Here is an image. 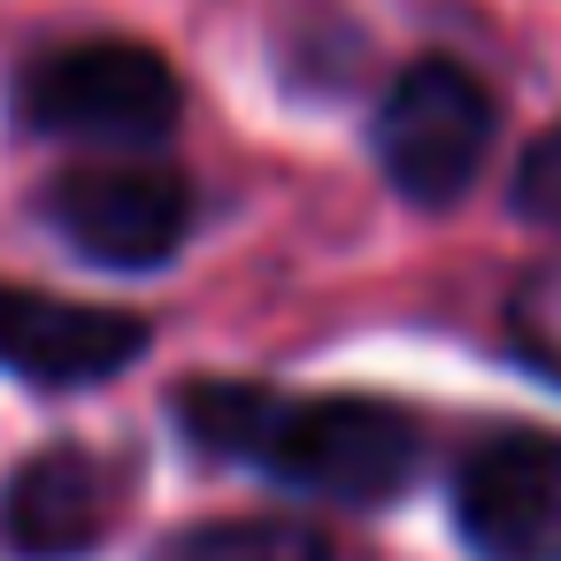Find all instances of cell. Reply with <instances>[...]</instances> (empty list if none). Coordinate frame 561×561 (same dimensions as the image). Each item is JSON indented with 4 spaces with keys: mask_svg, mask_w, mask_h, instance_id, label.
Here are the masks:
<instances>
[{
    "mask_svg": "<svg viewBox=\"0 0 561 561\" xmlns=\"http://www.w3.org/2000/svg\"><path fill=\"white\" fill-rule=\"evenodd\" d=\"M178 423L208 461H239L331 507H392L423 469V423L392 400H285L270 385L201 377L178 392Z\"/></svg>",
    "mask_w": 561,
    "mask_h": 561,
    "instance_id": "cell-1",
    "label": "cell"
},
{
    "mask_svg": "<svg viewBox=\"0 0 561 561\" xmlns=\"http://www.w3.org/2000/svg\"><path fill=\"white\" fill-rule=\"evenodd\" d=\"M16 124L32 139H78V147H162L185 116V85L170 55L147 39H78L39 55L16 93Z\"/></svg>",
    "mask_w": 561,
    "mask_h": 561,
    "instance_id": "cell-2",
    "label": "cell"
},
{
    "mask_svg": "<svg viewBox=\"0 0 561 561\" xmlns=\"http://www.w3.org/2000/svg\"><path fill=\"white\" fill-rule=\"evenodd\" d=\"M492 131H500V108L477 85V70H461L446 55H423L385 85L369 147H377V170L392 178L400 201L454 208L477 185V170L492 154Z\"/></svg>",
    "mask_w": 561,
    "mask_h": 561,
    "instance_id": "cell-3",
    "label": "cell"
},
{
    "mask_svg": "<svg viewBox=\"0 0 561 561\" xmlns=\"http://www.w3.org/2000/svg\"><path fill=\"white\" fill-rule=\"evenodd\" d=\"M47 224L78 262L162 270L193 231V185L162 162H85L47 185Z\"/></svg>",
    "mask_w": 561,
    "mask_h": 561,
    "instance_id": "cell-4",
    "label": "cell"
},
{
    "mask_svg": "<svg viewBox=\"0 0 561 561\" xmlns=\"http://www.w3.org/2000/svg\"><path fill=\"white\" fill-rule=\"evenodd\" d=\"M454 538L477 561H561V438L492 431L454 469Z\"/></svg>",
    "mask_w": 561,
    "mask_h": 561,
    "instance_id": "cell-5",
    "label": "cell"
},
{
    "mask_svg": "<svg viewBox=\"0 0 561 561\" xmlns=\"http://www.w3.org/2000/svg\"><path fill=\"white\" fill-rule=\"evenodd\" d=\"M147 354V323L131 308H93V300H55L32 285H0V369L39 385V392H78Z\"/></svg>",
    "mask_w": 561,
    "mask_h": 561,
    "instance_id": "cell-6",
    "label": "cell"
},
{
    "mask_svg": "<svg viewBox=\"0 0 561 561\" xmlns=\"http://www.w3.org/2000/svg\"><path fill=\"white\" fill-rule=\"evenodd\" d=\"M0 538L24 561H85L108 538V477L78 446L32 454L0 492Z\"/></svg>",
    "mask_w": 561,
    "mask_h": 561,
    "instance_id": "cell-7",
    "label": "cell"
},
{
    "mask_svg": "<svg viewBox=\"0 0 561 561\" xmlns=\"http://www.w3.org/2000/svg\"><path fill=\"white\" fill-rule=\"evenodd\" d=\"M147 561H339V553L300 515H216V523L170 530Z\"/></svg>",
    "mask_w": 561,
    "mask_h": 561,
    "instance_id": "cell-8",
    "label": "cell"
},
{
    "mask_svg": "<svg viewBox=\"0 0 561 561\" xmlns=\"http://www.w3.org/2000/svg\"><path fill=\"white\" fill-rule=\"evenodd\" d=\"M507 346L546 385H561V254H546L538 270H523V285L507 300Z\"/></svg>",
    "mask_w": 561,
    "mask_h": 561,
    "instance_id": "cell-9",
    "label": "cell"
},
{
    "mask_svg": "<svg viewBox=\"0 0 561 561\" xmlns=\"http://www.w3.org/2000/svg\"><path fill=\"white\" fill-rule=\"evenodd\" d=\"M507 208L538 231H561V124L538 131L515 162V185H507Z\"/></svg>",
    "mask_w": 561,
    "mask_h": 561,
    "instance_id": "cell-10",
    "label": "cell"
}]
</instances>
